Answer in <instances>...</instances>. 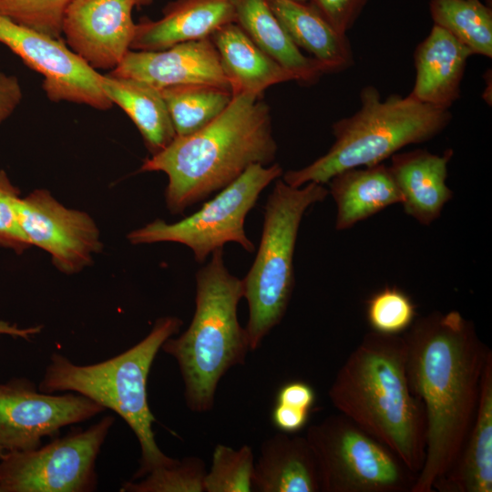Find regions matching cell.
Masks as SVG:
<instances>
[{
	"label": "cell",
	"mask_w": 492,
	"mask_h": 492,
	"mask_svg": "<svg viewBox=\"0 0 492 492\" xmlns=\"http://www.w3.org/2000/svg\"><path fill=\"white\" fill-rule=\"evenodd\" d=\"M412 393L426 420L423 466L411 492H432L454 466L473 424L484 367L492 353L459 312H434L403 335Z\"/></svg>",
	"instance_id": "1"
},
{
	"label": "cell",
	"mask_w": 492,
	"mask_h": 492,
	"mask_svg": "<svg viewBox=\"0 0 492 492\" xmlns=\"http://www.w3.org/2000/svg\"><path fill=\"white\" fill-rule=\"evenodd\" d=\"M277 149L269 106L260 97L241 94L204 128L176 136L139 170L168 176L166 206L180 214L229 186L251 165L272 163Z\"/></svg>",
	"instance_id": "2"
},
{
	"label": "cell",
	"mask_w": 492,
	"mask_h": 492,
	"mask_svg": "<svg viewBox=\"0 0 492 492\" xmlns=\"http://www.w3.org/2000/svg\"><path fill=\"white\" fill-rule=\"evenodd\" d=\"M328 395L341 414L418 475L425 456L426 420L409 385L404 336L365 333L338 370Z\"/></svg>",
	"instance_id": "3"
},
{
	"label": "cell",
	"mask_w": 492,
	"mask_h": 492,
	"mask_svg": "<svg viewBox=\"0 0 492 492\" xmlns=\"http://www.w3.org/2000/svg\"><path fill=\"white\" fill-rule=\"evenodd\" d=\"M195 312L188 329L167 339L161 349L175 358L185 385L187 406L193 412L211 410L221 377L243 364L250 349L246 328L237 309L243 297L242 280L228 271L223 248L195 276Z\"/></svg>",
	"instance_id": "4"
},
{
	"label": "cell",
	"mask_w": 492,
	"mask_h": 492,
	"mask_svg": "<svg viewBox=\"0 0 492 492\" xmlns=\"http://www.w3.org/2000/svg\"><path fill=\"white\" fill-rule=\"evenodd\" d=\"M182 324L178 317H161L140 342L97 364H77L64 354L54 353L38 385L44 393L74 392L85 395L123 418L141 451L132 480L176 460L165 455L155 441L152 425L156 418L148 404L147 381L163 343L177 334Z\"/></svg>",
	"instance_id": "5"
},
{
	"label": "cell",
	"mask_w": 492,
	"mask_h": 492,
	"mask_svg": "<svg viewBox=\"0 0 492 492\" xmlns=\"http://www.w3.org/2000/svg\"><path fill=\"white\" fill-rule=\"evenodd\" d=\"M360 103L356 112L333 123L334 142L324 155L300 169L282 173L286 184L325 185L344 170L383 163L408 145L435 138L452 119L449 109L424 104L409 95L383 98L373 86L361 90Z\"/></svg>",
	"instance_id": "6"
},
{
	"label": "cell",
	"mask_w": 492,
	"mask_h": 492,
	"mask_svg": "<svg viewBox=\"0 0 492 492\" xmlns=\"http://www.w3.org/2000/svg\"><path fill=\"white\" fill-rule=\"evenodd\" d=\"M329 194L324 184L292 187L275 180L264 207V220L253 263L242 279L249 305L246 331L251 351L256 350L283 318L293 286V255L305 211Z\"/></svg>",
	"instance_id": "7"
},
{
	"label": "cell",
	"mask_w": 492,
	"mask_h": 492,
	"mask_svg": "<svg viewBox=\"0 0 492 492\" xmlns=\"http://www.w3.org/2000/svg\"><path fill=\"white\" fill-rule=\"evenodd\" d=\"M305 437L318 466L322 492H411L416 477L343 414L311 425Z\"/></svg>",
	"instance_id": "8"
},
{
	"label": "cell",
	"mask_w": 492,
	"mask_h": 492,
	"mask_svg": "<svg viewBox=\"0 0 492 492\" xmlns=\"http://www.w3.org/2000/svg\"><path fill=\"white\" fill-rule=\"evenodd\" d=\"M282 173L278 163L252 164L198 211L173 223L157 219L129 232L128 240L132 244L180 243L192 251L199 263L228 242H236L251 253L255 246L245 232L246 217L262 190Z\"/></svg>",
	"instance_id": "9"
},
{
	"label": "cell",
	"mask_w": 492,
	"mask_h": 492,
	"mask_svg": "<svg viewBox=\"0 0 492 492\" xmlns=\"http://www.w3.org/2000/svg\"><path fill=\"white\" fill-rule=\"evenodd\" d=\"M114 422L108 415L37 448L5 454L0 458V492L96 490V461Z\"/></svg>",
	"instance_id": "10"
},
{
	"label": "cell",
	"mask_w": 492,
	"mask_h": 492,
	"mask_svg": "<svg viewBox=\"0 0 492 492\" xmlns=\"http://www.w3.org/2000/svg\"><path fill=\"white\" fill-rule=\"evenodd\" d=\"M26 378L0 383V458L6 453L37 448L61 428L103 413L98 403L74 392L37 391Z\"/></svg>",
	"instance_id": "11"
},
{
	"label": "cell",
	"mask_w": 492,
	"mask_h": 492,
	"mask_svg": "<svg viewBox=\"0 0 492 492\" xmlns=\"http://www.w3.org/2000/svg\"><path fill=\"white\" fill-rule=\"evenodd\" d=\"M0 43L43 76L42 87L53 102L67 101L107 110L113 104L101 87V75L60 38H53L0 14Z\"/></svg>",
	"instance_id": "12"
},
{
	"label": "cell",
	"mask_w": 492,
	"mask_h": 492,
	"mask_svg": "<svg viewBox=\"0 0 492 492\" xmlns=\"http://www.w3.org/2000/svg\"><path fill=\"white\" fill-rule=\"evenodd\" d=\"M20 225L31 246L47 251L64 273H76L88 266L102 248L99 231L84 211L65 207L44 189L20 198Z\"/></svg>",
	"instance_id": "13"
},
{
	"label": "cell",
	"mask_w": 492,
	"mask_h": 492,
	"mask_svg": "<svg viewBox=\"0 0 492 492\" xmlns=\"http://www.w3.org/2000/svg\"><path fill=\"white\" fill-rule=\"evenodd\" d=\"M153 0H72L63 21L68 47L87 65L97 69H115L130 49L136 24L135 7Z\"/></svg>",
	"instance_id": "14"
},
{
	"label": "cell",
	"mask_w": 492,
	"mask_h": 492,
	"mask_svg": "<svg viewBox=\"0 0 492 492\" xmlns=\"http://www.w3.org/2000/svg\"><path fill=\"white\" fill-rule=\"evenodd\" d=\"M108 74L138 79L159 90L191 84L231 90L210 37L179 43L160 51L129 49L119 65Z\"/></svg>",
	"instance_id": "15"
},
{
	"label": "cell",
	"mask_w": 492,
	"mask_h": 492,
	"mask_svg": "<svg viewBox=\"0 0 492 492\" xmlns=\"http://www.w3.org/2000/svg\"><path fill=\"white\" fill-rule=\"evenodd\" d=\"M239 0H175L158 20L143 17L136 24L130 49L160 51L179 43L209 37L220 26L235 22Z\"/></svg>",
	"instance_id": "16"
},
{
	"label": "cell",
	"mask_w": 492,
	"mask_h": 492,
	"mask_svg": "<svg viewBox=\"0 0 492 492\" xmlns=\"http://www.w3.org/2000/svg\"><path fill=\"white\" fill-rule=\"evenodd\" d=\"M471 50L447 31L434 25L414 54V99L449 109L459 98L461 82Z\"/></svg>",
	"instance_id": "17"
},
{
	"label": "cell",
	"mask_w": 492,
	"mask_h": 492,
	"mask_svg": "<svg viewBox=\"0 0 492 492\" xmlns=\"http://www.w3.org/2000/svg\"><path fill=\"white\" fill-rule=\"evenodd\" d=\"M454 154L442 155L425 149L397 152L391 157L389 169L402 197L405 212L422 225H430L453 198L446 185L447 165Z\"/></svg>",
	"instance_id": "18"
},
{
	"label": "cell",
	"mask_w": 492,
	"mask_h": 492,
	"mask_svg": "<svg viewBox=\"0 0 492 492\" xmlns=\"http://www.w3.org/2000/svg\"><path fill=\"white\" fill-rule=\"evenodd\" d=\"M434 488L440 492L492 491V353L484 367L475 418L459 456Z\"/></svg>",
	"instance_id": "19"
},
{
	"label": "cell",
	"mask_w": 492,
	"mask_h": 492,
	"mask_svg": "<svg viewBox=\"0 0 492 492\" xmlns=\"http://www.w3.org/2000/svg\"><path fill=\"white\" fill-rule=\"evenodd\" d=\"M252 490L322 491L318 466L306 437L282 432L267 438L254 463Z\"/></svg>",
	"instance_id": "20"
},
{
	"label": "cell",
	"mask_w": 492,
	"mask_h": 492,
	"mask_svg": "<svg viewBox=\"0 0 492 492\" xmlns=\"http://www.w3.org/2000/svg\"><path fill=\"white\" fill-rule=\"evenodd\" d=\"M233 96L261 97L270 87L295 81L293 75L266 55L235 22L216 29L210 36Z\"/></svg>",
	"instance_id": "21"
},
{
	"label": "cell",
	"mask_w": 492,
	"mask_h": 492,
	"mask_svg": "<svg viewBox=\"0 0 492 492\" xmlns=\"http://www.w3.org/2000/svg\"><path fill=\"white\" fill-rule=\"evenodd\" d=\"M294 44L310 54L325 74L343 71L354 65L346 35L339 33L309 3L267 0Z\"/></svg>",
	"instance_id": "22"
},
{
	"label": "cell",
	"mask_w": 492,
	"mask_h": 492,
	"mask_svg": "<svg viewBox=\"0 0 492 492\" xmlns=\"http://www.w3.org/2000/svg\"><path fill=\"white\" fill-rule=\"evenodd\" d=\"M327 184L337 208V231L352 228L384 209L402 202L389 167L384 163L344 170Z\"/></svg>",
	"instance_id": "23"
},
{
	"label": "cell",
	"mask_w": 492,
	"mask_h": 492,
	"mask_svg": "<svg viewBox=\"0 0 492 492\" xmlns=\"http://www.w3.org/2000/svg\"><path fill=\"white\" fill-rule=\"evenodd\" d=\"M235 23L266 55L291 72L298 83L313 85L325 74L315 59L304 56L294 44L267 0H239Z\"/></svg>",
	"instance_id": "24"
},
{
	"label": "cell",
	"mask_w": 492,
	"mask_h": 492,
	"mask_svg": "<svg viewBox=\"0 0 492 492\" xmlns=\"http://www.w3.org/2000/svg\"><path fill=\"white\" fill-rule=\"evenodd\" d=\"M100 82L111 103L122 108L136 125L151 155L164 149L176 138L159 89L138 79L108 73L101 75Z\"/></svg>",
	"instance_id": "25"
},
{
	"label": "cell",
	"mask_w": 492,
	"mask_h": 492,
	"mask_svg": "<svg viewBox=\"0 0 492 492\" xmlns=\"http://www.w3.org/2000/svg\"><path fill=\"white\" fill-rule=\"evenodd\" d=\"M177 136L204 128L230 105L231 90L210 85H179L160 90Z\"/></svg>",
	"instance_id": "26"
},
{
	"label": "cell",
	"mask_w": 492,
	"mask_h": 492,
	"mask_svg": "<svg viewBox=\"0 0 492 492\" xmlns=\"http://www.w3.org/2000/svg\"><path fill=\"white\" fill-rule=\"evenodd\" d=\"M429 13L473 55L492 56V10L481 0H430Z\"/></svg>",
	"instance_id": "27"
},
{
	"label": "cell",
	"mask_w": 492,
	"mask_h": 492,
	"mask_svg": "<svg viewBox=\"0 0 492 492\" xmlns=\"http://www.w3.org/2000/svg\"><path fill=\"white\" fill-rule=\"evenodd\" d=\"M204 461L197 456L176 459L145 477L122 483L121 492H204Z\"/></svg>",
	"instance_id": "28"
},
{
	"label": "cell",
	"mask_w": 492,
	"mask_h": 492,
	"mask_svg": "<svg viewBox=\"0 0 492 492\" xmlns=\"http://www.w3.org/2000/svg\"><path fill=\"white\" fill-rule=\"evenodd\" d=\"M253 469V453L249 446L244 445L236 450L218 444L213 451L210 470L204 478V491H252Z\"/></svg>",
	"instance_id": "29"
},
{
	"label": "cell",
	"mask_w": 492,
	"mask_h": 492,
	"mask_svg": "<svg viewBox=\"0 0 492 492\" xmlns=\"http://www.w3.org/2000/svg\"><path fill=\"white\" fill-rule=\"evenodd\" d=\"M415 307L411 298L396 287L385 286L367 301L366 316L373 331L400 334L415 321Z\"/></svg>",
	"instance_id": "30"
},
{
	"label": "cell",
	"mask_w": 492,
	"mask_h": 492,
	"mask_svg": "<svg viewBox=\"0 0 492 492\" xmlns=\"http://www.w3.org/2000/svg\"><path fill=\"white\" fill-rule=\"evenodd\" d=\"M72 0H0V14L60 39L65 11Z\"/></svg>",
	"instance_id": "31"
},
{
	"label": "cell",
	"mask_w": 492,
	"mask_h": 492,
	"mask_svg": "<svg viewBox=\"0 0 492 492\" xmlns=\"http://www.w3.org/2000/svg\"><path fill=\"white\" fill-rule=\"evenodd\" d=\"M20 190L0 169V246L22 253L31 244L27 240L18 219L17 205Z\"/></svg>",
	"instance_id": "32"
},
{
	"label": "cell",
	"mask_w": 492,
	"mask_h": 492,
	"mask_svg": "<svg viewBox=\"0 0 492 492\" xmlns=\"http://www.w3.org/2000/svg\"><path fill=\"white\" fill-rule=\"evenodd\" d=\"M368 0H309L324 19L339 33L346 35L366 5Z\"/></svg>",
	"instance_id": "33"
},
{
	"label": "cell",
	"mask_w": 492,
	"mask_h": 492,
	"mask_svg": "<svg viewBox=\"0 0 492 492\" xmlns=\"http://www.w3.org/2000/svg\"><path fill=\"white\" fill-rule=\"evenodd\" d=\"M314 402L315 393L313 387L302 381H292L283 384L275 398L277 405L309 413Z\"/></svg>",
	"instance_id": "34"
},
{
	"label": "cell",
	"mask_w": 492,
	"mask_h": 492,
	"mask_svg": "<svg viewBox=\"0 0 492 492\" xmlns=\"http://www.w3.org/2000/svg\"><path fill=\"white\" fill-rule=\"evenodd\" d=\"M23 98L19 79L0 70V124L17 108Z\"/></svg>",
	"instance_id": "35"
},
{
	"label": "cell",
	"mask_w": 492,
	"mask_h": 492,
	"mask_svg": "<svg viewBox=\"0 0 492 492\" xmlns=\"http://www.w3.org/2000/svg\"><path fill=\"white\" fill-rule=\"evenodd\" d=\"M41 330L42 327L39 325L23 328L15 323H11L6 321H0V336L7 335L14 338L30 340L38 334Z\"/></svg>",
	"instance_id": "36"
},
{
	"label": "cell",
	"mask_w": 492,
	"mask_h": 492,
	"mask_svg": "<svg viewBox=\"0 0 492 492\" xmlns=\"http://www.w3.org/2000/svg\"><path fill=\"white\" fill-rule=\"evenodd\" d=\"M294 1L302 2V3H307L309 0H294Z\"/></svg>",
	"instance_id": "37"
},
{
	"label": "cell",
	"mask_w": 492,
	"mask_h": 492,
	"mask_svg": "<svg viewBox=\"0 0 492 492\" xmlns=\"http://www.w3.org/2000/svg\"><path fill=\"white\" fill-rule=\"evenodd\" d=\"M487 1H488V0H487Z\"/></svg>",
	"instance_id": "38"
}]
</instances>
